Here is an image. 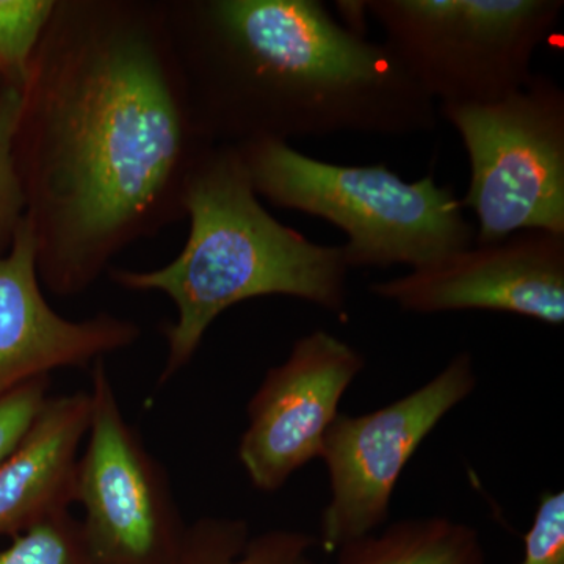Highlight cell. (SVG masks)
Masks as SVG:
<instances>
[{"instance_id":"6da1fadb","label":"cell","mask_w":564,"mask_h":564,"mask_svg":"<svg viewBox=\"0 0 564 564\" xmlns=\"http://www.w3.org/2000/svg\"><path fill=\"white\" fill-rule=\"evenodd\" d=\"M212 147L163 0H55L14 140L41 284L82 295L115 256L184 220L188 180Z\"/></svg>"},{"instance_id":"7a4b0ae2","label":"cell","mask_w":564,"mask_h":564,"mask_svg":"<svg viewBox=\"0 0 564 564\" xmlns=\"http://www.w3.org/2000/svg\"><path fill=\"white\" fill-rule=\"evenodd\" d=\"M199 128L214 144L433 132L437 107L386 43L317 0H163Z\"/></svg>"},{"instance_id":"3957f363","label":"cell","mask_w":564,"mask_h":564,"mask_svg":"<svg viewBox=\"0 0 564 564\" xmlns=\"http://www.w3.org/2000/svg\"><path fill=\"white\" fill-rule=\"evenodd\" d=\"M191 221L174 261L155 270L109 269L133 292H161L176 307L165 328L159 386L191 364L212 323L229 307L261 296H292L348 321L343 245H321L282 225L259 202L239 151L215 144L196 165L184 196Z\"/></svg>"},{"instance_id":"277c9868","label":"cell","mask_w":564,"mask_h":564,"mask_svg":"<svg viewBox=\"0 0 564 564\" xmlns=\"http://www.w3.org/2000/svg\"><path fill=\"white\" fill-rule=\"evenodd\" d=\"M236 148L258 196L347 234L343 248L350 269L415 270L475 245L462 199L451 185H437L433 173L408 182L383 163L317 161L281 140Z\"/></svg>"},{"instance_id":"5b68a950","label":"cell","mask_w":564,"mask_h":564,"mask_svg":"<svg viewBox=\"0 0 564 564\" xmlns=\"http://www.w3.org/2000/svg\"><path fill=\"white\" fill-rule=\"evenodd\" d=\"M386 46L440 106H485L522 90L563 0H370Z\"/></svg>"},{"instance_id":"8992f818","label":"cell","mask_w":564,"mask_h":564,"mask_svg":"<svg viewBox=\"0 0 564 564\" xmlns=\"http://www.w3.org/2000/svg\"><path fill=\"white\" fill-rule=\"evenodd\" d=\"M470 166L463 207L477 217L475 245L516 232L564 234V91L533 74L522 90L485 106H440Z\"/></svg>"},{"instance_id":"52a82bcc","label":"cell","mask_w":564,"mask_h":564,"mask_svg":"<svg viewBox=\"0 0 564 564\" xmlns=\"http://www.w3.org/2000/svg\"><path fill=\"white\" fill-rule=\"evenodd\" d=\"M90 425L77 466L76 503L95 564H193L169 474L122 414L106 361L91 367Z\"/></svg>"},{"instance_id":"ba28073f","label":"cell","mask_w":564,"mask_h":564,"mask_svg":"<svg viewBox=\"0 0 564 564\" xmlns=\"http://www.w3.org/2000/svg\"><path fill=\"white\" fill-rule=\"evenodd\" d=\"M477 383L473 355L462 351L429 383L397 402L334 419L318 456L329 477V502L317 538L323 551L336 554L388 522L404 467L445 415L473 395Z\"/></svg>"},{"instance_id":"9c48e42d","label":"cell","mask_w":564,"mask_h":564,"mask_svg":"<svg viewBox=\"0 0 564 564\" xmlns=\"http://www.w3.org/2000/svg\"><path fill=\"white\" fill-rule=\"evenodd\" d=\"M366 367V356L326 332L306 334L288 359L267 370L247 406L239 459L251 485L274 492L321 456L339 403Z\"/></svg>"},{"instance_id":"30bf717a","label":"cell","mask_w":564,"mask_h":564,"mask_svg":"<svg viewBox=\"0 0 564 564\" xmlns=\"http://www.w3.org/2000/svg\"><path fill=\"white\" fill-rule=\"evenodd\" d=\"M369 291L415 314L492 311L564 323V234L521 231L473 245Z\"/></svg>"},{"instance_id":"8fae6325","label":"cell","mask_w":564,"mask_h":564,"mask_svg":"<svg viewBox=\"0 0 564 564\" xmlns=\"http://www.w3.org/2000/svg\"><path fill=\"white\" fill-rule=\"evenodd\" d=\"M140 336L137 323L113 314L69 321L55 313L41 292L35 234L22 218L0 256V397L63 367H93Z\"/></svg>"},{"instance_id":"7c38bea8","label":"cell","mask_w":564,"mask_h":564,"mask_svg":"<svg viewBox=\"0 0 564 564\" xmlns=\"http://www.w3.org/2000/svg\"><path fill=\"white\" fill-rule=\"evenodd\" d=\"M90 393L51 397L18 447L0 463V533L25 532L76 503Z\"/></svg>"},{"instance_id":"4fadbf2b","label":"cell","mask_w":564,"mask_h":564,"mask_svg":"<svg viewBox=\"0 0 564 564\" xmlns=\"http://www.w3.org/2000/svg\"><path fill=\"white\" fill-rule=\"evenodd\" d=\"M334 564H486L480 533L445 516L392 522L343 545Z\"/></svg>"},{"instance_id":"5bb4252c","label":"cell","mask_w":564,"mask_h":564,"mask_svg":"<svg viewBox=\"0 0 564 564\" xmlns=\"http://www.w3.org/2000/svg\"><path fill=\"white\" fill-rule=\"evenodd\" d=\"M193 564H317L313 534L270 530L250 538L242 519H203L191 527Z\"/></svg>"},{"instance_id":"9a60e30c","label":"cell","mask_w":564,"mask_h":564,"mask_svg":"<svg viewBox=\"0 0 564 564\" xmlns=\"http://www.w3.org/2000/svg\"><path fill=\"white\" fill-rule=\"evenodd\" d=\"M55 0H0V76L24 87Z\"/></svg>"},{"instance_id":"2e32d148","label":"cell","mask_w":564,"mask_h":564,"mask_svg":"<svg viewBox=\"0 0 564 564\" xmlns=\"http://www.w3.org/2000/svg\"><path fill=\"white\" fill-rule=\"evenodd\" d=\"M0 564H95L70 511L31 527L0 552Z\"/></svg>"},{"instance_id":"e0dca14e","label":"cell","mask_w":564,"mask_h":564,"mask_svg":"<svg viewBox=\"0 0 564 564\" xmlns=\"http://www.w3.org/2000/svg\"><path fill=\"white\" fill-rule=\"evenodd\" d=\"M21 110V85L0 79V250L6 251L25 215L24 192L14 162Z\"/></svg>"},{"instance_id":"ac0fdd59","label":"cell","mask_w":564,"mask_h":564,"mask_svg":"<svg viewBox=\"0 0 564 564\" xmlns=\"http://www.w3.org/2000/svg\"><path fill=\"white\" fill-rule=\"evenodd\" d=\"M521 564H564V492H545L524 536Z\"/></svg>"},{"instance_id":"d6986e66","label":"cell","mask_w":564,"mask_h":564,"mask_svg":"<svg viewBox=\"0 0 564 564\" xmlns=\"http://www.w3.org/2000/svg\"><path fill=\"white\" fill-rule=\"evenodd\" d=\"M47 388L50 377H44L0 397V463L18 447L31 429L41 408L50 399Z\"/></svg>"},{"instance_id":"ffe728a7","label":"cell","mask_w":564,"mask_h":564,"mask_svg":"<svg viewBox=\"0 0 564 564\" xmlns=\"http://www.w3.org/2000/svg\"><path fill=\"white\" fill-rule=\"evenodd\" d=\"M0 79H3V77H2V76H0ZM6 80H7V79H6Z\"/></svg>"}]
</instances>
